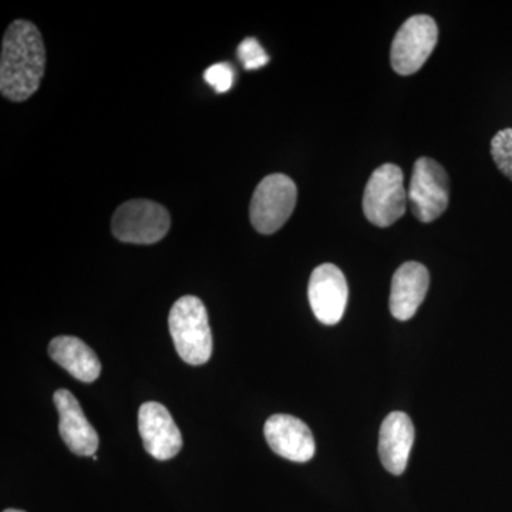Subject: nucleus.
<instances>
[{"label":"nucleus","instance_id":"f257e3e1","mask_svg":"<svg viewBox=\"0 0 512 512\" xmlns=\"http://www.w3.org/2000/svg\"><path fill=\"white\" fill-rule=\"evenodd\" d=\"M46 49L40 30L15 20L6 30L0 59V90L6 99L25 101L39 89L45 74Z\"/></svg>","mask_w":512,"mask_h":512},{"label":"nucleus","instance_id":"f03ea898","mask_svg":"<svg viewBox=\"0 0 512 512\" xmlns=\"http://www.w3.org/2000/svg\"><path fill=\"white\" fill-rule=\"evenodd\" d=\"M171 338L185 363L205 365L212 356V332L207 308L197 296H183L168 316Z\"/></svg>","mask_w":512,"mask_h":512},{"label":"nucleus","instance_id":"7ed1b4c3","mask_svg":"<svg viewBox=\"0 0 512 512\" xmlns=\"http://www.w3.org/2000/svg\"><path fill=\"white\" fill-rule=\"evenodd\" d=\"M407 197L402 168L383 164L373 171L363 195V211L377 227H390L406 212Z\"/></svg>","mask_w":512,"mask_h":512},{"label":"nucleus","instance_id":"20e7f679","mask_svg":"<svg viewBox=\"0 0 512 512\" xmlns=\"http://www.w3.org/2000/svg\"><path fill=\"white\" fill-rule=\"evenodd\" d=\"M298 190L291 178L272 174L258 184L252 195L249 217L259 234H275L295 210Z\"/></svg>","mask_w":512,"mask_h":512},{"label":"nucleus","instance_id":"39448f33","mask_svg":"<svg viewBox=\"0 0 512 512\" xmlns=\"http://www.w3.org/2000/svg\"><path fill=\"white\" fill-rule=\"evenodd\" d=\"M170 225V214L163 205L148 200H131L114 212L111 231L121 242L151 245L168 234Z\"/></svg>","mask_w":512,"mask_h":512},{"label":"nucleus","instance_id":"423d86ee","mask_svg":"<svg viewBox=\"0 0 512 512\" xmlns=\"http://www.w3.org/2000/svg\"><path fill=\"white\" fill-rule=\"evenodd\" d=\"M414 217L420 222H433L444 214L450 201V181L443 165L421 157L413 168L407 190Z\"/></svg>","mask_w":512,"mask_h":512},{"label":"nucleus","instance_id":"0eeeda50","mask_svg":"<svg viewBox=\"0 0 512 512\" xmlns=\"http://www.w3.org/2000/svg\"><path fill=\"white\" fill-rule=\"evenodd\" d=\"M439 40V28L427 15L412 16L403 23L392 43V67L402 76L419 72Z\"/></svg>","mask_w":512,"mask_h":512},{"label":"nucleus","instance_id":"6e6552de","mask_svg":"<svg viewBox=\"0 0 512 512\" xmlns=\"http://www.w3.org/2000/svg\"><path fill=\"white\" fill-rule=\"evenodd\" d=\"M309 303L316 319L333 326L342 320L348 305L349 288L338 266L323 264L312 272L308 286Z\"/></svg>","mask_w":512,"mask_h":512},{"label":"nucleus","instance_id":"1a4fd4ad","mask_svg":"<svg viewBox=\"0 0 512 512\" xmlns=\"http://www.w3.org/2000/svg\"><path fill=\"white\" fill-rule=\"evenodd\" d=\"M138 430L147 453L156 460H171L183 448L181 431L163 404L148 402L140 407Z\"/></svg>","mask_w":512,"mask_h":512},{"label":"nucleus","instance_id":"9d476101","mask_svg":"<svg viewBox=\"0 0 512 512\" xmlns=\"http://www.w3.org/2000/svg\"><path fill=\"white\" fill-rule=\"evenodd\" d=\"M265 439L278 456L306 463L315 456L316 444L311 429L289 414H274L265 423Z\"/></svg>","mask_w":512,"mask_h":512},{"label":"nucleus","instance_id":"9b49d317","mask_svg":"<svg viewBox=\"0 0 512 512\" xmlns=\"http://www.w3.org/2000/svg\"><path fill=\"white\" fill-rule=\"evenodd\" d=\"M53 402L59 412L60 436L76 456H94L99 448V434L84 416L79 400L69 390L60 389Z\"/></svg>","mask_w":512,"mask_h":512},{"label":"nucleus","instance_id":"f8f14e48","mask_svg":"<svg viewBox=\"0 0 512 512\" xmlns=\"http://www.w3.org/2000/svg\"><path fill=\"white\" fill-rule=\"evenodd\" d=\"M430 286L426 266L419 262H406L393 275L390 292V312L397 320H409L419 311Z\"/></svg>","mask_w":512,"mask_h":512},{"label":"nucleus","instance_id":"ddd939ff","mask_svg":"<svg viewBox=\"0 0 512 512\" xmlns=\"http://www.w3.org/2000/svg\"><path fill=\"white\" fill-rule=\"evenodd\" d=\"M413 444V421L406 413H390L383 421L379 437L380 460L390 474L400 476L404 473Z\"/></svg>","mask_w":512,"mask_h":512},{"label":"nucleus","instance_id":"4468645a","mask_svg":"<svg viewBox=\"0 0 512 512\" xmlns=\"http://www.w3.org/2000/svg\"><path fill=\"white\" fill-rule=\"evenodd\" d=\"M49 355L64 370L83 383L99 379V357L83 340L74 336H57L49 345Z\"/></svg>","mask_w":512,"mask_h":512},{"label":"nucleus","instance_id":"2eb2a0df","mask_svg":"<svg viewBox=\"0 0 512 512\" xmlns=\"http://www.w3.org/2000/svg\"><path fill=\"white\" fill-rule=\"evenodd\" d=\"M491 156L498 170L512 181V128L495 134L491 141Z\"/></svg>","mask_w":512,"mask_h":512},{"label":"nucleus","instance_id":"dca6fc26","mask_svg":"<svg viewBox=\"0 0 512 512\" xmlns=\"http://www.w3.org/2000/svg\"><path fill=\"white\" fill-rule=\"evenodd\" d=\"M238 59L247 70L261 69L269 62V56L266 55L264 47L254 37L242 40L241 45L238 46Z\"/></svg>","mask_w":512,"mask_h":512},{"label":"nucleus","instance_id":"f3484780","mask_svg":"<svg viewBox=\"0 0 512 512\" xmlns=\"http://www.w3.org/2000/svg\"><path fill=\"white\" fill-rule=\"evenodd\" d=\"M204 79L215 92H228L235 80L234 67L229 63L214 64V66L208 67V69L205 70Z\"/></svg>","mask_w":512,"mask_h":512},{"label":"nucleus","instance_id":"a211bd4d","mask_svg":"<svg viewBox=\"0 0 512 512\" xmlns=\"http://www.w3.org/2000/svg\"><path fill=\"white\" fill-rule=\"evenodd\" d=\"M3 512H25V511H20V510H6V511H3Z\"/></svg>","mask_w":512,"mask_h":512}]
</instances>
